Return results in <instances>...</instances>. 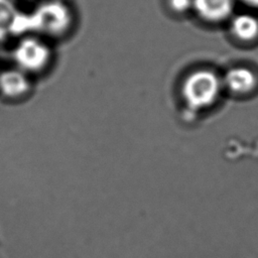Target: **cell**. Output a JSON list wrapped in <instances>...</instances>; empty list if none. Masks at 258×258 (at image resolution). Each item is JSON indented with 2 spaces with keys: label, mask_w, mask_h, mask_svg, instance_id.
I'll use <instances>...</instances> for the list:
<instances>
[{
  "label": "cell",
  "mask_w": 258,
  "mask_h": 258,
  "mask_svg": "<svg viewBox=\"0 0 258 258\" xmlns=\"http://www.w3.org/2000/svg\"><path fill=\"white\" fill-rule=\"evenodd\" d=\"M169 7L176 13H184L192 8V0H169Z\"/></svg>",
  "instance_id": "obj_9"
},
{
  "label": "cell",
  "mask_w": 258,
  "mask_h": 258,
  "mask_svg": "<svg viewBox=\"0 0 258 258\" xmlns=\"http://www.w3.org/2000/svg\"><path fill=\"white\" fill-rule=\"evenodd\" d=\"M244 2L250 4V5H254V6H258V0H243Z\"/></svg>",
  "instance_id": "obj_10"
},
{
  "label": "cell",
  "mask_w": 258,
  "mask_h": 258,
  "mask_svg": "<svg viewBox=\"0 0 258 258\" xmlns=\"http://www.w3.org/2000/svg\"><path fill=\"white\" fill-rule=\"evenodd\" d=\"M31 31L46 36H60L72 25L70 8L58 0H49L38 5L28 14Z\"/></svg>",
  "instance_id": "obj_2"
},
{
  "label": "cell",
  "mask_w": 258,
  "mask_h": 258,
  "mask_svg": "<svg viewBox=\"0 0 258 258\" xmlns=\"http://www.w3.org/2000/svg\"><path fill=\"white\" fill-rule=\"evenodd\" d=\"M192 9L205 21L220 22L233 10L232 0H192Z\"/></svg>",
  "instance_id": "obj_5"
},
{
  "label": "cell",
  "mask_w": 258,
  "mask_h": 258,
  "mask_svg": "<svg viewBox=\"0 0 258 258\" xmlns=\"http://www.w3.org/2000/svg\"><path fill=\"white\" fill-rule=\"evenodd\" d=\"M19 13L20 11L12 0H0V42L13 35Z\"/></svg>",
  "instance_id": "obj_7"
},
{
  "label": "cell",
  "mask_w": 258,
  "mask_h": 258,
  "mask_svg": "<svg viewBox=\"0 0 258 258\" xmlns=\"http://www.w3.org/2000/svg\"><path fill=\"white\" fill-rule=\"evenodd\" d=\"M221 82L218 76L207 70H199L189 74L181 86V96L190 110H204L212 106L218 99Z\"/></svg>",
  "instance_id": "obj_1"
},
{
  "label": "cell",
  "mask_w": 258,
  "mask_h": 258,
  "mask_svg": "<svg viewBox=\"0 0 258 258\" xmlns=\"http://www.w3.org/2000/svg\"><path fill=\"white\" fill-rule=\"evenodd\" d=\"M12 57L16 68L29 75L39 73L47 67L51 58V51L42 39L25 36L14 46Z\"/></svg>",
  "instance_id": "obj_3"
},
{
  "label": "cell",
  "mask_w": 258,
  "mask_h": 258,
  "mask_svg": "<svg viewBox=\"0 0 258 258\" xmlns=\"http://www.w3.org/2000/svg\"><path fill=\"white\" fill-rule=\"evenodd\" d=\"M28 76L17 68L0 72V94L12 100L26 96L31 89Z\"/></svg>",
  "instance_id": "obj_4"
},
{
  "label": "cell",
  "mask_w": 258,
  "mask_h": 258,
  "mask_svg": "<svg viewBox=\"0 0 258 258\" xmlns=\"http://www.w3.org/2000/svg\"><path fill=\"white\" fill-rule=\"evenodd\" d=\"M233 34L241 40H251L258 35V20L249 14L237 15L231 23Z\"/></svg>",
  "instance_id": "obj_8"
},
{
  "label": "cell",
  "mask_w": 258,
  "mask_h": 258,
  "mask_svg": "<svg viewBox=\"0 0 258 258\" xmlns=\"http://www.w3.org/2000/svg\"><path fill=\"white\" fill-rule=\"evenodd\" d=\"M224 82L230 91L236 94H246L256 86V77L246 68H234L227 72Z\"/></svg>",
  "instance_id": "obj_6"
}]
</instances>
